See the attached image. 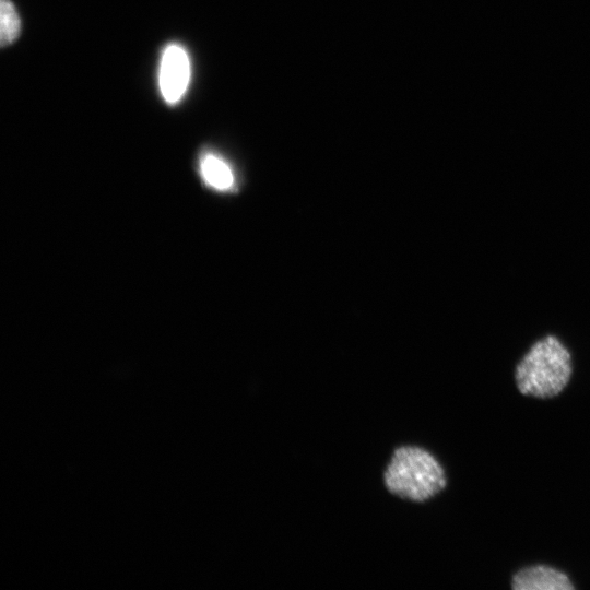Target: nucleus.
Wrapping results in <instances>:
<instances>
[{
    "instance_id": "39448f33",
    "label": "nucleus",
    "mask_w": 590,
    "mask_h": 590,
    "mask_svg": "<svg viewBox=\"0 0 590 590\" xmlns=\"http://www.w3.org/2000/svg\"><path fill=\"white\" fill-rule=\"evenodd\" d=\"M199 173L203 182L220 192L235 187V176L225 160L212 152H204L199 160Z\"/></svg>"
},
{
    "instance_id": "f03ea898",
    "label": "nucleus",
    "mask_w": 590,
    "mask_h": 590,
    "mask_svg": "<svg viewBox=\"0 0 590 590\" xmlns=\"http://www.w3.org/2000/svg\"><path fill=\"white\" fill-rule=\"evenodd\" d=\"M384 481L391 494L414 503L429 500L447 484L440 462L418 446L397 448L386 468Z\"/></svg>"
},
{
    "instance_id": "f257e3e1",
    "label": "nucleus",
    "mask_w": 590,
    "mask_h": 590,
    "mask_svg": "<svg viewBox=\"0 0 590 590\" xmlns=\"http://www.w3.org/2000/svg\"><path fill=\"white\" fill-rule=\"evenodd\" d=\"M573 375V357L555 335L536 340L518 362L515 379L518 391L528 397L546 399L558 396Z\"/></svg>"
},
{
    "instance_id": "20e7f679",
    "label": "nucleus",
    "mask_w": 590,
    "mask_h": 590,
    "mask_svg": "<svg viewBox=\"0 0 590 590\" xmlns=\"http://www.w3.org/2000/svg\"><path fill=\"white\" fill-rule=\"evenodd\" d=\"M515 590H571L569 577L548 565H532L517 571L511 578Z\"/></svg>"
},
{
    "instance_id": "7ed1b4c3",
    "label": "nucleus",
    "mask_w": 590,
    "mask_h": 590,
    "mask_svg": "<svg viewBox=\"0 0 590 590\" xmlns=\"http://www.w3.org/2000/svg\"><path fill=\"white\" fill-rule=\"evenodd\" d=\"M190 81V60L186 49L178 44L165 47L158 72V86L167 104H177L185 95Z\"/></svg>"
},
{
    "instance_id": "423d86ee",
    "label": "nucleus",
    "mask_w": 590,
    "mask_h": 590,
    "mask_svg": "<svg viewBox=\"0 0 590 590\" xmlns=\"http://www.w3.org/2000/svg\"><path fill=\"white\" fill-rule=\"evenodd\" d=\"M20 16L11 0L0 1V43L2 47L12 44L20 35Z\"/></svg>"
}]
</instances>
